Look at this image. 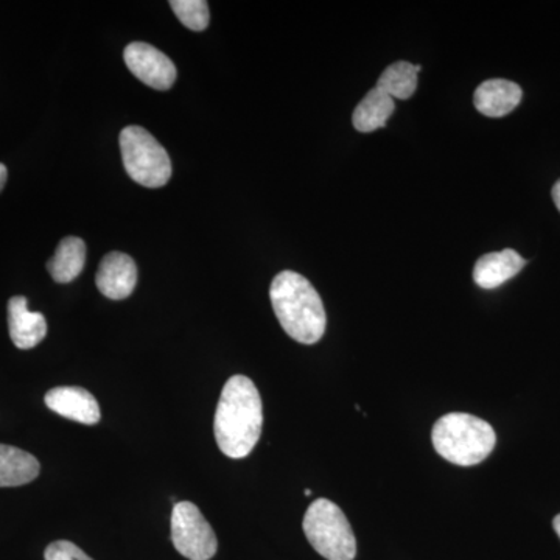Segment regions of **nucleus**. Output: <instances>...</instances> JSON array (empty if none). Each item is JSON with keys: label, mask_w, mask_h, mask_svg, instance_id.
Masks as SVG:
<instances>
[{"label": "nucleus", "mask_w": 560, "mask_h": 560, "mask_svg": "<svg viewBox=\"0 0 560 560\" xmlns=\"http://www.w3.org/2000/svg\"><path fill=\"white\" fill-rule=\"evenodd\" d=\"M311 495H312V490L305 489V497H311Z\"/></svg>", "instance_id": "obj_22"}, {"label": "nucleus", "mask_w": 560, "mask_h": 560, "mask_svg": "<svg viewBox=\"0 0 560 560\" xmlns=\"http://www.w3.org/2000/svg\"><path fill=\"white\" fill-rule=\"evenodd\" d=\"M46 560H92L83 550H80L75 544L68 540H58L50 544L44 552Z\"/></svg>", "instance_id": "obj_18"}, {"label": "nucleus", "mask_w": 560, "mask_h": 560, "mask_svg": "<svg viewBox=\"0 0 560 560\" xmlns=\"http://www.w3.org/2000/svg\"><path fill=\"white\" fill-rule=\"evenodd\" d=\"M84 264H86V243L79 237H66L47 264V270L55 282L69 283L79 278Z\"/></svg>", "instance_id": "obj_14"}, {"label": "nucleus", "mask_w": 560, "mask_h": 560, "mask_svg": "<svg viewBox=\"0 0 560 560\" xmlns=\"http://www.w3.org/2000/svg\"><path fill=\"white\" fill-rule=\"evenodd\" d=\"M523 91L517 83L510 80L493 79L485 81L474 95L475 108L488 117H503L517 108L522 102Z\"/></svg>", "instance_id": "obj_12"}, {"label": "nucleus", "mask_w": 560, "mask_h": 560, "mask_svg": "<svg viewBox=\"0 0 560 560\" xmlns=\"http://www.w3.org/2000/svg\"><path fill=\"white\" fill-rule=\"evenodd\" d=\"M95 283L109 300H127L138 285V267L128 254H106L95 276Z\"/></svg>", "instance_id": "obj_8"}, {"label": "nucleus", "mask_w": 560, "mask_h": 560, "mask_svg": "<svg viewBox=\"0 0 560 560\" xmlns=\"http://www.w3.org/2000/svg\"><path fill=\"white\" fill-rule=\"evenodd\" d=\"M552 200H555L556 208L559 209L560 212V179L552 187Z\"/></svg>", "instance_id": "obj_19"}, {"label": "nucleus", "mask_w": 560, "mask_h": 560, "mask_svg": "<svg viewBox=\"0 0 560 560\" xmlns=\"http://www.w3.org/2000/svg\"><path fill=\"white\" fill-rule=\"evenodd\" d=\"M552 528H555L556 533L560 537V514L556 515L555 521H552Z\"/></svg>", "instance_id": "obj_21"}, {"label": "nucleus", "mask_w": 560, "mask_h": 560, "mask_svg": "<svg viewBox=\"0 0 560 560\" xmlns=\"http://www.w3.org/2000/svg\"><path fill=\"white\" fill-rule=\"evenodd\" d=\"M419 65H411L407 61H397L388 66L377 81L378 90L388 94L389 97L407 101L418 90Z\"/></svg>", "instance_id": "obj_16"}, {"label": "nucleus", "mask_w": 560, "mask_h": 560, "mask_svg": "<svg viewBox=\"0 0 560 560\" xmlns=\"http://www.w3.org/2000/svg\"><path fill=\"white\" fill-rule=\"evenodd\" d=\"M270 298L280 326L294 341L315 345L324 337L327 315L323 300L300 272H279L272 279Z\"/></svg>", "instance_id": "obj_2"}, {"label": "nucleus", "mask_w": 560, "mask_h": 560, "mask_svg": "<svg viewBox=\"0 0 560 560\" xmlns=\"http://www.w3.org/2000/svg\"><path fill=\"white\" fill-rule=\"evenodd\" d=\"M120 150L128 175L140 186L158 189L171 180L167 150L142 127H128L120 132Z\"/></svg>", "instance_id": "obj_5"}, {"label": "nucleus", "mask_w": 560, "mask_h": 560, "mask_svg": "<svg viewBox=\"0 0 560 560\" xmlns=\"http://www.w3.org/2000/svg\"><path fill=\"white\" fill-rule=\"evenodd\" d=\"M171 7L173 13L190 31L202 32L208 28L210 14L206 0H172Z\"/></svg>", "instance_id": "obj_17"}, {"label": "nucleus", "mask_w": 560, "mask_h": 560, "mask_svg": "<svg viewBox=\"0 0 560 560\" xmlns=\"http://www.w3.org/2000/svg\"><path fill=\"white\" fill-rule=\"evenodd\" d=\"M46 405L49 410L62 418L75 420L84 425H95L101 422L102 412L98 401L90 390L80 386H60L46 394Z\"/></svg>", "instance_id": "obj_9"}, {"label": "nucleus", "mask_w": 560, "mask_h": 560, "mask_svg": "<svg viewBox=\"0 0 560 560\" xmlns=\"http://www.w3.org/2000/svg\"><path fill=\"white\" fill-rule=\"evenodd\" d=\"M264 407L259 389L245 375H234L221 390L213 434L228 458H246L260 440Z\"/></svg>", "instance_id": "obj_1"}, {"label": "nucleus", "mask_w": 560, "mask_h": 560, "mask_svg": "<svg viewBox=\"0 0 560 560\" xmlns=\"http://www.w3.org/2000/svg\"><path fill=\"white\" fill-rule=\"evenodd\" d=\"M394 109H396L394 98L378 88H374L368 92L366 97L353 110V127L360 132L378 130V128L385 127L386 121L393 116Z\"/></svg>", "instance_id": "obj_15"}, {"label": "nucleus", "mask_w": 560, "mask_h": 560, "mask_svg": "<svg viewBox=\"0 0 560 560\" xmlns=\"http://www.w3.org/2000/svg\"><path fill=\"white\" fill-rule=\"evenodd\" d=\"M125 62L132 75L147 86L168 91L176 81V68L167 55L147 43H131L125 49Z\"/></svg>", "instance_id": "obj_7"}, {"label": "nucleus", "mask_w": 560, "mask_h": 560, "mask_svg": "<svg viewBox=\"0 0 560 560\" xmlns=\"http://www.w3.org/2000/svg\"><path fill=\"white\" fill-rule=\"evenodd\" d=\"M39 463L28 452L0 444V488L28 485L39 475Z\"/></svg>", "instance_id": "obj_13"}, {"label": "nucleus", "mask_w": 560, "mask_h": 560, "mask_svg": "<svg viewBox=\"0 0 560 560\" xmlns=\"http://www.w3.org/2000/svg\"><path fill=\"white\" fill-rule=\"evenodd\" d=\"M10 337L18 349L36 348L47 335V320L43 313L31 312L27 298L14 296L9 302Z\"/></svg>", "instance_id": "obj_10"}, {"label": "nucleus", "mask_w": 560, "mask_h": 560, "mask_svg": "<svg viewBox=\"0 0 560 560\" xmlns=\"http://www.w3.org/2000/svg\"><path fill=\"white\" fill-rule=\"evenodd\" d=\"M172 541L176 551L190 560H209L219 548L212 526L190 501H180L173 508Z\"/></svg>", "instance_id": "obj_6"}, {"label": "nucleus", "mask_w": 560, "mask_h": 560, "mask_svg": "<svg viewBox=\"0 0 560 560\" xmlns=\"http://www.w3.org/2000/svg\"><path fill=\"white\" fill-rule=\"evenodd\" d=\"M305 537L316 552L327 560H353L357 540L345 512L334 501H313L302 522Z\"/></svg>", "instance_id": "obj_4"}, {"label": "nucleus", "mask_w": 560, "mask_h": 560, "mask_svg": "<svg viewBox=\"0 0 560 560\" xmlns=\"http://www.w3.org/2000/svg\"><path fill=\"white\" fill-rule=\"evenodd\" d=\"M525 265L526 260L514 249L485 254L475 264L474 280L481 289H499L504 282L517 276Z\"/></svg>", "instance_id": "obj_11"}, {"label": "nucleus", "mask_w": 560, "mask_h": 560, "mask_svg": "<svg viewBox=\"0 0 560 560\" xmlns=\"http://www.w3.org/2000/svg\"><path fill=\"white\" fill-rule=\"evenodd\" d=\"M431 441L442 458L456 466L470 467L488 458L495 448L497 436L486 420L467 412H451L434 423Z\"/></svg>", "instance_id": "obj_3"}, {"label": "nucleus", "mask_w": 560, "mask_h": 560, "mask_svg": "<svg viewBox=\"0 0 560 560\" xmlns=\"http://www.w3.org/2000/svg\"><path fill=\"white\" fill-rule=\"evenodd\" d=\"M7 178H9V172H7L5 165L0 164V191L5 187Z\"/></svg>", "instance_id": "obj_20"}]
</instances>
